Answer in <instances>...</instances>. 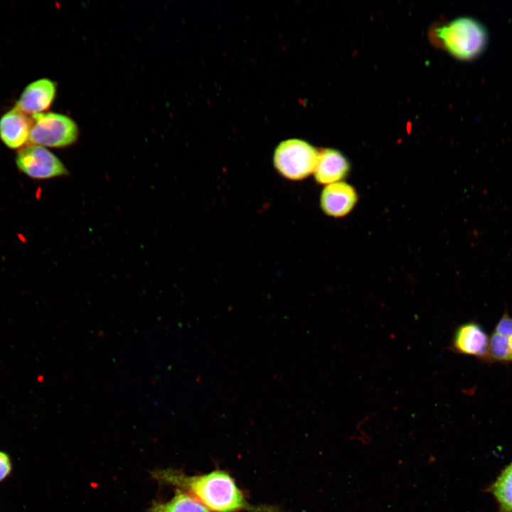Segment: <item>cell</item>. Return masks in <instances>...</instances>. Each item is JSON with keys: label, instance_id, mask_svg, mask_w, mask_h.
I'll use <instances>...</instances> for the list:
<instances>
[{"label": "cell", "instance_id": "1", "mask_svg": "<svg viewBox=\"0 0 512 512\" xmlns=\"http://www.w3.org/2000/svg\"><path fill=\"white\" fill-rule=\"evenodd\" d=\"M151 476L160 484L189 494L211 512H280L275 506L250 503L235 479L222 469L187 475L173 468L159 469Z\"/></svg>", "mask_w": 512, "mask_h": 512}, {"label": "cell", "instance_id": "2", "mask_svg": "<svg viewBox=\"0 0 512 512\" xmlns=\"http://www.w3.org/2000/svg\"><path fill=\"white\" fill-rule=\"evenodd\" d=\"M432 42L452 56L469 60L479 55L487 43L484 26L470 17H459L432 29Z\"/></svg>", "mask_w": 512, "mask_h": 512}, {"label": "cell", "instance_id": "3", "mask_svg": "<svg viewBox=\"0 0 512 512\" xmlns=\"http://www.w3.org/2000/svg\"><path fill=\"white\" fill-rule=\"evenodd\" d=\"M319 150L309 143L299 139L282 142L275 149L274 167L284 177L302 180L314 173Z\"/></svg>", "mask_w": 512, "mask_h": 512}, {"label": "cell", "instance_id": "4", "mask_svg": "<svg viewBox=\"0 0 512 512\" xmlns=\"http://www.w3.org/2000/svg\"><path fill=\"white\" fill-rule=\"evenodd\" d=\"M31 119V144L59 148L72 144L78 138L77 124L65 115L42 112L32 115Z\"/></svg>", "mask_w": 512, "mask_h": 512}, {"label": "cell", "instance_id": "5", "mask_svg": "<svg viewBox=\"0 0 512 512\" xmlns=\"http://www.w3.org/2000/svg\"><path fill=\"white\" fill-rule=\"evenodd\" d=\"M16 164L19 171L35 179H48L68 174L61 161L39 145L29 144L21 149Z\"/></svg>", "mask_w": 512, "mask_h": 512}, {"label": "cell", "instance_id": "6", "mask_svg": "<svg viewBox=\"0 0 512 512\" xmlns=\"http://www.w3.org/2000/svg\"><path fill=\"white\" fill-rule=\"evenodd\" d=\"M489 336L478 322L469 321L459 325L451 339L450 348L462 355L471 356L487 363Z\"/></svg>", "mask_w": 512, "mask_h": 512}, {"label": "cell", "instance_id": "7", "mask_svg": "<svg viewBox=\"0 0 512 512\" xmlns=\"http://www.w3.org/2000/svg\"><path fill=\"white\" fill-rule=\"evenodd\" d=\"M357 201L355 188L342 181L325 186L320 196V206L326 215L341 218L352 210Z\"/></svg>", "mask_w": 512, "mask_h": 512}, {"label": "cell", "instance_id": "8", "mask_svg": "<svg viewBox=\"0 0 512 512\" xmlns=\"http://www.w3.org/2000/svg\"><path fill=\"white\" fill-rule=\"evenodd\" d=\"M55 94L56 86L52 80L38 79L25 87L16 107L27 115L42 113L51 106Z\"/></svg>", "mask_w": 512, "mask_h": 512}, {"label": "cell", "instance_id": "9", "mask_svg": "<svg viewBox=\"0 0 512 512\" xmlns=\"http://www.w3.org/2000/svg\"><path fill=\"white\" fill-rule=\"evenodd\" d=\"M31 126V117L14 107L0 118V139L8 148L22 149L29 141Z\"/></svg>", "mask_w": 512, "mask_h": 512}, {"label": "cell", "instance_id": "10", "mask_svg": "<svg viewBox=\"0 0 512 512\" xmlns=\"http://www.w3.org/2000/svg\"><path fill=\"white\" fill-rule=\"evenodd\" d=\"M350 171V164L346 157L334 149L319 151L314 176L320 184L325 186L342 181Z\"/></svg>", "mask_w": 512, "mask_h": 512}, {"label": "cell", "instance_id": "11", "mask_svg": "<svg viewBox=\"0 0 512 512\" xmlns=\"http://www.w3.org/2000/svg\"><path fill=\"white\" fill-rule=\"evenodd\" d=\"M146 512H211L189 494L176 489L172 498L166 501H154Z\"/></svg>", "mask_w": 512, "mask_h": 512}, {"label": "cell", "instance_id": "12", "mask_svg": "<svg viewBox=\"0 0 512 512\" xmlns=\"http://www.w3.org/2000/svg\"><path fill=\"white\" fill-rule=\"evenodd\" d=\"M487 491L496 500L498 512H512V461L501 471Z\"/></svg>", "mask_w": 512, "mask_h": 512}, {"label": "cell", "instance_id": "13", "mask_svg": "<svg viewBox=\"0 0 512 512\" xmlns=\"http://www.w3.org/2000/svg\"><path fill=\"white\" fill-rule=\"evenodd\" d=\"M512 363V334L493 331L489 336L487 363Z\"/></svg>", "mask_w": 512, "mask_h": 512}, {"label": "cell", "instance_id": "14", "mask_svg": "<svg viewBox=\"0 0 512 512\" xmlns=\"http://www.w3.org/2000/svg\"><path fill=\"white\" fill-rule=\"evenodd\" d=\"M11 469V464L9 456L0 452V481L10 474Z\"/></svg>", "mask_w": 512, "mask_h": 512}]
</instances>
